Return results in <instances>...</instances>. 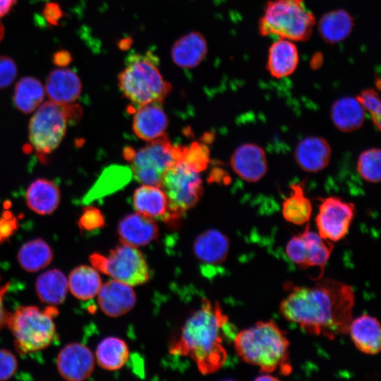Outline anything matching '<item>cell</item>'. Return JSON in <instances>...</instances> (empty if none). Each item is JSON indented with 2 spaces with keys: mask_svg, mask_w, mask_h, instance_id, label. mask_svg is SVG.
<instances>
[{
  "mask_svg": "<svg viewBox=\"0 0 381 381\" xmlns=\"http://www.w3.org/2000/svg\"><path fill=\"white\" fill-rule=\"evenodd\" d=\"M18 362L9 351L0 349V381L11 378L16 372Z\"/></svg>",
  "mask_w": 381,
  "mask_h": 381,
  "instance_id": "cell-40",
  "label": "cell"
},
{
  "mask_svg": "<svg viewBox=\"0 0 381 381\" xmlns=\"http://www.w3.org/2000/svg\"><path fill=\"white\" fill-rule=\"evenodd\" d=\"M316 20L304 0H270L258 23L262 36H274L294 42L306 41Z\"/></svg>",
  "mask_w": 381,
  "mask_h": 381,
  "instance_id": "cell-5",
  "label": "cell"
},
{
  "mask_svg": "<svg viewBox=\"0 0 381 381\" xmlns=\"http://www.w3.org/2000/svg\"><path fill=\"white\" fill-rule=\"evenodd\" d=\"M158 57L152 52L131 53L118 75V85L123 95L136 107L152 102H162L171 92V84L164 80Z\"/></svg>",
  "mask_w": 381,
  "mask_h": 381,
  "instance_id": "cell-4",
  "label": "cell"
},
{
  "mask_svg": "<svg viewBox=\"0 0 381 381\" xmlns=\"http://www.w3.org/2000/svg\"><path fill=\"white\" fill-rule=\"evenodd\" d=\"M45 90L34 77L22 78L16 85L13 102L16 107L24 114L33 111L42 102Z\"/></svg>",
  "mask_w": 381,
  "mask_h": 381,
  "instance_id": "cell-33",
  "label": "cell"
},
{
  "mask_svg": "<svg viewBox=\"0 0 381 381\" xmlns=\"http://www.w3.org/2000/svg\"><path fill=\"white\" fill-rule=\"evenodd\" d=\"M53 259L50 246L42 239L26 242L18 253L20 267L27 272H35L48 266Z\"/></svg>",
  "mask_w": 381,
  "mask_h": 381,
  "instance_id": "cell-32",
  "label": "cell"
},
{
  "mask_svg": "<svg viewBox=\"0 0 381 381\" xmlns=\"http://www.w3.org/2000/svg\"><path fill=\"white\" fill-rule=\"evenodd\" d=\"M183 146L173 145L167 135L145 147H127L123 157L131 164L133 176L144 185L159 186L164 173L182 159Z\"/></svg>",
  "mask_w": 381,
  "mask_h": 381,
  "instance_id": "cell-8",
  "label": "cell"
},
{
  "mask_svg": "<svg viewBox=\"0 0 381 381\" xmlns=\"http://www.w3.org/2000/svg\"><path fill=\"white\" fill-rule=\"evenodd\" d=\"M35 289L41 301L50 305H59L66 298L68 289V279L61 271L50 270L37 277Z\"/></svg>",
  "mask_w": 381,
  "mask_h": 381,
  "instance_id": "cell-30",
  "label": "cell"
},
{
  "mask_svg": "<svg viewBox=\"0 0 381 381\" xmlns=\"http://www.w3.org/2000/svg\"><path fill=\"white\" fill-rule=\"evenodd\" d=\"M349 332L356 347L363 353L376 354L381 349V328L374 317L363 314L352 320Z\"/></svg>",
  "mask_w": 381,
  "mask_h": 381,
  "instance_id": "cell-23",
  "label": "cell"
},
{
  "mask_svg": "<svg viewBox=\"0 0 381 381\" xmlns=\"http://www.w3.org/2000/svg\"><path fill=\"white\" fill-rule=\"evenodd\" d=\"M183 162L198 172L204 170L209 162V150L206 146L198 143H193L183 146L182 159Z\"/></svg>",
  "mask_w": 381,
  "mask_h": 381,
  "instance_id": "cell-36",
  "label": "cell"
},
{
  "mask_svg": "<svg viewBox=\"0 0 381 381\" xmlns=\"http://www.w3.org/2000/svg\"><path fill=\"white\" fill-rule=\"evenodd\" d=\"M81 114L82 109L77 104H60L49 101L40 105L29 123L31 145L40 155L51 153L65 136L68 122L76 121Z\"/></svg>",
  "mask_w": 381,
  "mask_h": 381,
  "instance_id": "cell-6",
  "label": "cell"
},
{
  "mask_svg": "<svg viewBox=\"0 0 381 381\" xmlns=\"http://www.w3.org/2000/svg\"><path fill=\"white\" fill-rule=\"evenodd\" d=\"M128 356V347L126 342L114 337L104 339L96 350L98 364L109 370H116L123 367L127 362Z\"/></svg>",
  "mask_w": 381,
  "mask_h": 381,
  "instance_id": "cell-34",
  "label": "cell"
},
{
  "mask_svg": "<svg viewBox=\"0 0 381 381\" xmlns=\"http://www.w3.org/2000/svg\"><path fill=\"white\" fill-rule=\"evenodd\" d=\"M363 108L370 113L375 126L380 131L381 121V102L378 92L372 88L362 90L357 97Z\"/></svg>",
  "mask_w": 381,
  "mask_h": 381,
  "instance_id": "cell-37",
  "label": "cell"
},
{
  "mask_svg": "<svg viewBox=\"0 0 381 381\" xmlns=\"http://www.w3.org/2000/svg\"><path fill=\"white\" fill-rule=\"evenodd\" d=\"M89 260L98 272L131 286L148 282L149 269L145 259L138 248L121 244L107 255L93 253Z\"/></svg>",
  "mask_w": 381,
  "mask_h": 381,
  "instance_id": "cell-10",
  "label": "cell"
},
{
  "mask_svg": "<svg viewBox=\"0 0 381 381\" xmlns=\"http://www.w3.org/2000/svg\"><path fill=\"white\" fill-rule=\"evenodd\" d=\"M162 102H152L136 107L133 130L138 138L150 142L166 135L168 119Z\"/></svg>",
  "mask_w": 381,
  "mask_h": 381,
  "instance_id": "cell-16",
  "label": "cell"
},
{
  "mask_svg": "<svg viewBox=\"0 0 381 381\" xmlns=\"http://www.w3.org/2000/svg\"><path fill=\"white\" fill-rule=\"evenodd\" d=\"M59 202V188L50 180L38 179L27 189V205L31 210L39 214H52L57 208Z\"/></svg>",
  "mask_w": 381,
  "mask_h": 381,
  "instance_id": "cell-26",
  "label": "cell"
},
{
  "mask_svg": "<svg viewBox=\"0 0 381 381\" xmlns=\"http://www.w3.org/2000/svg\"><path fill=\"white\" fill-rule=\"evenodd\" d=\"M133 205L138 213L154 219L166 220L168 201L160 186L143 184L137 188L133 195Z\"/></svg>",
  "mask_w": 381,
  "mask_h": 381,
  "instance_id": "cell-27",
  "label": "cell"
},
{
  "mask_svg": "<svg viewBox=\"0 0 381 381\" xmlns=\"http://www.w3.org/2000/svg\"><path fill=\"white\" fill-rule=\"evenodd\" d=\"M16 2L17 0H0V18L8 14Z\"/></svg>",
  "mask_w": 381,
  "mask_h": 381,
  "instance_id": "cell-45",
  "label": "cell"
},
{
  "mask_svg": "<svg viewBox=\"0 0 381 381\" xmlns=\"http://www.w3.org/2000/svg\"><path fill=\"white\" fill-rule=\"evenodd\" d=\"M42 14L45 20L52 25H57L63 16V12L59 5L55 3L47 4Z\"/></svg>",
  "mask_w": 381,
  "mask_h": 381,
  "instance_id": "cell-42",
  "label": "cell"
},
{
  "mask_svg": "<svg viewBox=\"0 0 381 381\" xmlns=\"http://www.w3.org/2000/svg\"><path fill=\"white\" fill-rule=\"evenodd\" d=\"M100 309L106 315L116 318L129 312L136 303L132 286L111 279L102 284L97 294Z\"/></svg>",
  "mask_w": 381,
  "mask_h": 381,
  "instance_id": "cell-15",
  "label": "cell"
},
{
  "mask_svg": "<svg viewBox=\"0 0 381 381\" xmlns=\"http://www.w3.org/2000/svg\"><path fill=\"white\" fill-rule=\"evenodd\" d=\"M318 279L310 286H291L279 305V313L307 333L334 339L349 332L354 292L343 282L328 278Z\"/></svg>",
  "mask_w": 381,
  "mask_h": 381,
  "instance_id": "cell-1",
  "label": "cell"
},
{
  "mask_svg": "<svg viewBox=\"0 0 381 381\" xmlns=\"http://www.w3.org/2000/svg\"><path fill=\"white\" fill-rule=\"evenodd\" d=\"M355 213L353 203L336 196L323 199L315 217L318 233L331 242L342 239L349 230Z\"/></svg>",
  "mask_w": 381,
  "mask_h": 381,
  "instance_id": "cell-12",
  "label": "cell"
},
{
  "mask_svg": "<svg viewBox=\"0 0 381 381\" xmlns=\"http://www.w3.org/2000/svg\"><path fill=\"white\" fill-rule=\"evenodd\" d=\"M54 309L41 310L38 307L21 306L9 313L6 325L14 337L16 350L20 353L47 348L56 337L52 316Z\"/></svg>",
  "mask_w": 381,
  "mask_h": 381,
  "instance_id": "cell-7",
  "label": "cell"
},
{
  "mask_svg": "<svg viewBox=\"0 0 381 381\" xmlns=\"http://www.w3.org/2000/svg\"><path fill=\"white\" fill-rule=\"evenodd\" d=\"M44 90L50 101L60 104H71L80 96L82 83L75 72L61 67L49 73Z\"/></svg>",
  "mask_w": 381,
  "mask_h": 381,
  "instance_id": "cell-19",
  "label": "cell"
},
{
  "mask_svg": "<svg viewBox=\"0 0 381 381\" xmlns=\"http://www.w3.org/2000/svg\"><path fill=\"white\" fill-rule=\"evenodd\" d=\"M255 380H278L279 379L277 377H273L271 375H269L268 373H265L264 375H260L259 377H256L255 379Z\"/></svg>",
  "mask_w": 381,
  "mask_h": 381,
  "instance_id": "cell-46",
  "label": "cell"
},
{
  "mask_svg": "<svg viewBox=\"0 0 381 381\" xmlns=\"http://www.w3.org/2000/svg\"><path fill=\"white\" fill-rule=\"evenodd\" d=\"M230 164L240 178L250 183L262 179L268 169L265 151L255 143H244L238 146L231 157Z\"/></svg>",
  "mask_w": 381,
  "mask_h": 381,
  "instance_id": "cell-14",
  "label": "cell"
},
{
  "mask_svg": "<svg viewBox=\"0 0 381 381\" xmlns=\"http://www.w3.org/2000/svg\"><path fill=\"white\" fill-rule=\"evenodd\" d=\"M117 233L121 243L138 248L155 240L159 228L154 219L135 212L127 214L119 222Z\"/></svg>",
  "mask_w": 381,
  "mask_h": 381,
  "instance_id": "cell-17",
  "label": "cell"
},
{
  "mask_svg": "<svg viewBox=\"0 0 381 381\" xmlns=\"http://www.w3.org/2000/svg\"><path fill=\"white\" fill-rule=\"evenodd\" d=\"M332 149L328 141L320 136H308L296 145L294 157L301 169L316 173L326 168L331 159Z\"/></svg>",
  "mask_w": 381,
  "mask_h": 381,
  "instance_id": "cell-18",
  "label": "cell"
},
{
  "mask_svg": "<svg viewBox=\"0 0 381 381\" xmlns=\"http://www.w3.org/2000/svg\"><path fill=\"white\" fill-rule=\"evenodd\" d=\"M4 27L1 23H0V42L2 40L4 35Z\"/></svg>",
  "mask_w": 381,
  "mask_h": 381,
  "instance_id": "cell-47",
  "label": "cell"
},
{
  "mask_svg": "<svg viewBox=\"0 0 381 381\" xmlns=\"http://www.w3.org/2000/svg\"><path fill=\"white\" fill-rule=\"evenodd\" d=\"M132 176L131 168L126 166L114 164L107 167L84 195L82 202L87 205L117 191L127 185Z\"/></svg>",
  "mask_w": 381,
  "mask_h": 381,
  "instance_id": "cell-24",
  "label": "cell"
},
{
  "mask_svg": "<svg viewBox=\"0 0 381 381\" xmlns=\"http://www.w3.org/2000/svg\"><path fill=\"white\" fill-rule=\"evenodd\" d=\"M18 226L17 218L10 211L4 212L0 217V243L8 240Z\"/></svg>",
  "mask_w": 381,
  "mask_h": 381,
  "instance_id": "cell-41",
  "label": "cell"
},
{
  "mask_svg": "<svg viewBox=\"0 0 381 381\" xmlns=\"http://www.w3.org/2000/svg\"><path fill=\"white\" fill-rule=\"evenodd\" d=\"M334 246L329 241L322 238L318 232L310 230L306 223L303 231L293 236L286 246V253L293 262L302 268L319 267L322 278L324 268L330 257Z\"/></svg>",
  "mask_w": 381,
  "mask_h": 381,
  "instance_id": "cell-11",
  "label": "cell"
},
{
  "mask_svg": "<svg viewBox=\"0 0 381 381\" xmlns=\"http://www.w3.org/2000/svg\"><path fill=\"white\" fill-rule=\"evenodd\" d=\"M228 319L217 303L206 300L186 321L171 352L189 356L203 374L217 371L227 357L222 334Z\"/></svg>",
  "mask_w": 381,
  "mask_h": 381,
  "instance_id": "cell-2",
  "label": "cell"
},
{
  "mask_svg": "<svg viewBox=\"0 0 381 381\" xmlns=\"http://www.w3.org/2000/svg\"><path fill=\"white\" fill-rule=\"evenodd\" d=\"M294 42L278 38L270 45L266 66L271 76L282 78L296 71L299 62V54Z\"/></svg>",
  "mask_w": 381,
  "mask_h": 381,
  "instance_id": "cell-20",
  "label": "cell"
},
{
  "mask_svg": "<svg viewBox=\"0 0 381 381\" xmlns=\"http://www.w3.org/2000/svg\"><path fill=\"white\" fill-rule=\"evenodd\" d=\"M56 363L59 373L64 379L82 381L87 379L93 372L95 358L87 347L74 342L61 350Z\"/></svg>",
  "mask_w": 381,
  "mask_h": 381,
  "instance_id": "cell-13",
  "label": "cell"
},
{
  "mask_svg": "<svg viewBox=\"0 0 381 381\" xmlns=\"http://www.w3.org/2000/svg\"><path fill=\"white\" fill-rule=\"evenodd\" d=\"M53 63L60 67H65L71 64L72 56L70 52L66 50H60L53 55Z\"/></svg>",
  "mask_w": 381,
  "mask_h": 381,
  "instance_id": "cell-44",
  "label": "cell"
},
{
  "mask_svg": "<svg viewBox=\"0 0 381 381\" xmlns=\"http://www.w3.org/2000/svg\"><path fill=\"white\" fill-rule=\"evenodd\" d=\"M99 272L93 267L80 265L74 268L68 279L72 294L81 300H87L97 295L102 286Z\"/></svg>",
  "mask_w": 381,
  "mask_h": 381,
  "instance_id": "cell-31",
  "label": "cell"
},
{
  "mask_svg": "<svg viewBox=\"0 0 381 381\" xmlns=\"http://www.w3.org/2000/svg\"><path fill=\"white\" fill-rule=\"evenodd\" d=\"M305 182L291 186V193L282 202V213L289 222L303 225L308 222L313 211L312 203L304 193Z\"/></svg>",
  "mask_w": 381,
  "mask_h": 381,
  "instance_id": "cell-29",
  "label": "cell"
},
{
  "mask_svg": "<svg viewBox=\"0 0 381 381\" xmlns=\"http://www.w3.org/2000/svg\"><path fill=\"white\" fill-rule=\"evenodd\" d=\"M17 75V66L14 61L6 56H0V88L9 86Z\"/></svg>",
  "mask_w": 381,
  "mask_h": 381,
  "instance_id": "cell-39",
  "label": "cell"
},
{
  "mask_svg": "<svg viewBox=\"0 0 381 381\" xmlns=\"http://www.w3.org/2000/svg\"><path fill=\"white\" fill-rule=\"evenodd\" d=\"M207 53V43L199 32H190L179 38L171 52L173 62L183 68L198 66Z\"/></svg>",
  "mask_w": 381,
  "mask_h": 381,
  "instance_id": "cell-21",
  "label": "cell"
},
{
  "mask_svg": "<svg viewBox=\"0 0 381 381\" xmlns=\"http://www.w3.org/2000/svg\"><path fill=\"white\" fill-rule=\"evenodd\" d=\"M199 173L183 162L176 163L164 173L159 186L168 201L165 221L179 219L200 200L203 188Z\"/></svg>",
  "mask_w": 381,
  "mask_h": 381,
  "instance_id": "cell-9",
  "label": "cell"
},
{
  "mask_svg": "<svg viewBox=\"0 0 381 381\" xmlns=\"http://www.w3.org/2000/svg\"><path fill=\"white\" fill-rule=\"evenodd\" d=\"M229 240L221 231L210 229L201 233L195 240L193 252L205 264L219 265L227 258Z\"/></svg>",
  "mask_w": 381,
  "mask_h": 381,
  "instance_id": "cell-22",
  "label": "cell"
},
{
  "mask_svg": "<svg viewBox=\"0 0 381 381\" xmlns=\"http://www.w3.org/2000/svg\"><path fill=\"white\" fill-rule=\"evenodd\" d=\"M78 225L82 231H92L104 226V217L101 211L93 206L83 208Z\"/></svg>",
  "mask_w": 381,
  "mask_h": 381,
  "instance_id": "cell-38",
  "label": "cell"
},
{
  "mask_svg": "<svg viewBox=\"0 0 381 381\" xmlns=\"http://www.w3.org/2000/svg\"><path fill=\"white\" fill-rule=\"evenodd\" d=\"M354 26L353 16L344 9H336L325 13L318 22V32L325 42L337 44L351 33Z\"/></svg>",
  "mask_w": 381,
  "mask_h": 381,
  "instance_id": "cell-28",
  "label": "cell"
},
{
  "mask_svg": "<svg viewBox=\"0 0 381 381\" xmlns=\"http://www.w3.org/2000/svg\"><path fill=\"white\" fill-rule=\"evenodd\" d=\"M381 152L379 148H370L363 151L358 159L357 171L368 182L379 183L381 178Z\"/></svg>",
  "mask_w": 381,
  "mask_h": 381,
  "instance_id": "cell-35",
  "label": "cell"
},
{
  "mask_svg": "<svg viewBox=\"0 0 381 381\" xmlns=\"http://www.w3.org/2000/svg\"><path fill=\"white\" fill-rule=\"evenodd\" d=\"M8 284L2 285L0 284V330L6 325L9 315V313L6 311L4 306V297L8 290Z\"/></svg>",
  "mask_w": 381,
  "mask_h": 381,
  "instance_id": "cell-43",
  "label": "cell"
},
{
  "mask_svg": "<svg viewBox=\"0 0 381 381\" xmlns=\"http://www.w3.org/2000/svg\"><path fill=\"white\" fill-rule=\"evenodd\" d=\"M235 350L244 362L258 366L261 372L278 370L289 375V341L272 320L260 321L239 332L234 338Z\"/></svg>",
  "mask_w": 381,
  "mask_h": 381,
  "instance_id": "cell-3",
  "label": "cell"
},
{
  "mask_svg": "<svg viewBox=\"0 0 381 381\" xmlns=\"http://www.w3.org/2000/svg\"><path fill=\"white\" fill-rule=\"evenodd\" d=\"M364 110L356 97H344L332 105L330 118L340 131L350 133L360 128L365 119Z\"/></svg>",
  "mask_w": 381,
  "mask_h": 381,
  "instance_id": "cell-25",
  "label": "cell"
}]
</instances>
